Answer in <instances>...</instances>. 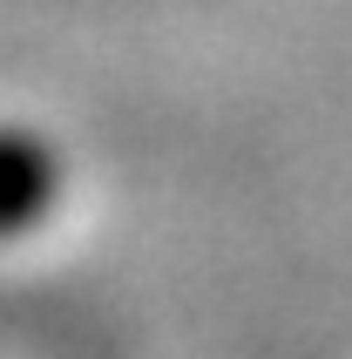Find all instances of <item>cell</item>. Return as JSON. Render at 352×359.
Listing matches in <instances>:
<instances>
[{
  "mask_svg": "<svg viewBox=\"0 0 352 359\" xmlns=\"http://www.w3.org/2000/svg\"><path fill=\"white\" fill-rule=\"evenodd\" d=\"M61 203V156L27 122H0V238H27Z\"/></svg>",
  "mask_w": 352,
  "mask_h": 359,
  "instance_id": "obj_1",
  "label": "cell"
}]
</instances>
